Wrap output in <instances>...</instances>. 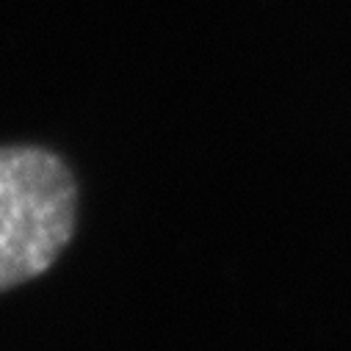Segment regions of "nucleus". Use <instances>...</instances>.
<instances>
[{"label": "nucleus", "instance_id": "obj_1", "mask_svg": "<svg viewBox=\"0 0 351 351\" xmlns=\"http://www.w3.org/2000/svg\"><path fill=\"white\" fill-rule=\"evenodd\" d=\"M77 186L45 147H0V293L45 274L75 232Z\"/></svg>", "mask_w": 351, "mask_h": 351}]
</instances>
